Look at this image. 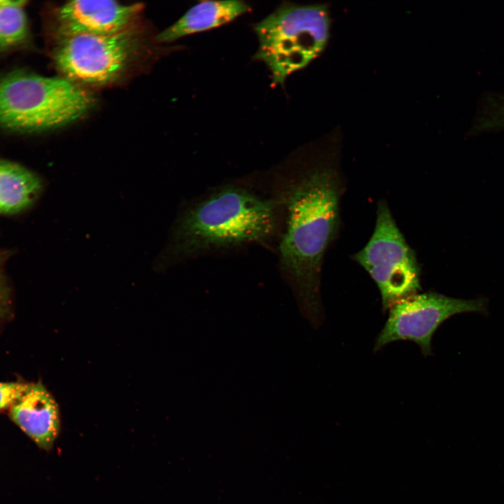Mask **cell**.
<instances>
[{
  "mask_svg": "<svg viewBox=\"0 0 504 504\" xmlns=\"http://www.w3.org/2000/svg\"><path fill=\"white\" fill-rule=\"evenodd\" d=\"M329 157L309 146L272 173V195L281 214L279 267L312 300L317 298L323 259L339 225L340 178Z\"/></svg>",
  "mask_w": 504,
  "mask_h": 504,
  "instance_id": "cell-1",
  "label": "cell"
},
{
  "mask_svg": "<svg viewBox=\"0 0 504 504\" xmlns=\"http://www.w3.org/2000/svg\"><path fill=\"white\" fill-rule=\"evenodd\" d=\"M281 214L275 199L248 186H219L178 214L157 263L169 267L193 258L267 244L278 238Z\"/></svg>",
  "mask_w": 504,
  "mask_h": 504,
  "instance_id": "cell-2",
  "label": "cell"
},
{
  "mask_svg": "<svg viewBox=\"0 0 504 504\" xmlns=\"http://www.w3.org/2000/svg\"><path fill=\"white\" fill-rule=\"evenodd\" d=\"M327 4L284 1L253 25L258 47L253 59L271 73L272 85H284L293 73L307 66L326 48L331 30Z\"/></svg>",
  "mask_w": 504,
  "mask_h": 504,
  "instance_id": "cell-3",
  "label": "cell"
},
{
  "mask_svg": "<svg viewBox=\"0 0 504 504\" xmlns=\"http://www.w3.org/2000/svg\"><path fill=\"white\" fill-rule=\"evenodd\" d=\"M92 96L62 77L15 71L0 77V128L36 132L63 126L92 106Z\"/></svg>",
  "mask_w": 504,
  "mask_h": 504,
  "instance_id": "cell-4",
  "label": "cell"
},
{
  "mask_svg": "<svg viewBox=\"0 0 504 504\" xmlns=\"http://www.w3.org/2000/svg\"><path fill=\"white\" fill-rule=\"evenodd\" d=\"M354 259L377 284L384 310L421 288L415 254L385 202L379 203L374 232Z\"/></svg>",
  "mask_w": 504,
  "mask_h": 504,
  "instance_id": "cell-5",
  "label": "cell"
},
{
  "mask_svg": "<svg viewBox=\"0 0 504 504\" xmlns=\"http://www.w3.org/2000/svg\"><path fill=\"white\" fill-rule=\"evenodd\" d=\"M134 29L108 35L60 37L53 59L63 78L78 85H103L117 80L136 52Z\"/></svg>",
  "mask_w": 504,
  "mask_h": 504,
  "instance_id": "cell-6",
  "label": "cell"
},
{
  "mask_svg": "<svg viewBox=\"0 0 504 504\" xmlns=\"http://www.w3.org/2000/svg\"><path fill=\"white\" fill-rule=\"evenodd\" d=\"M477 300L456 299L435 292L416 293L389 307L386 323L376 340L374 351L400 340L417 344L425 356L431 354L433 336L438 327L453 315L479 312Z\"/></svg>",
  "mask_w": 504,
  "mask_h": 504,
  "instance_id": "cell-7",
  "label": "cell"
},
{
  "mask_svg": "<svg viewBox=\"0 0 504 504\" xmlns=\"http://www.w3.org/2000/svg\"><path fill=\"white\" fill-rule=\"evenodd\" d=\"M141 4L115 1H71L62 6L56 18L60 37L78 34L108 35L131 28L143 10Z\"/></svg>",
  "mask_w": 504,
  "mask_h": 504,
  "instance_id": "cell-8",
  "label": "cell"
},
{
  "mask_svg": "<svg viewBox=\"0 0 504 504\" xmlns=\"http://www.w3.org/2000/svg\"><path fill=\"white\" fill-rule=\"evenodd\" d=\"M11 419L40 448L50 450L60 430L58 405L40 382L30 383L23 396L9 408Z\"/></svg>",
  "mask_w": 504,
  "mask_h": 504,
  "instance_id": "cell-9",
  "label": "cell"
},
{
  "mask_svg": "<svg viewBox=\"0 0 504 504\" xmlns=\"http://www.w3.org/2000/svg\"><path fill=\"white\" fill-rule=\"evenodd\" d=\"M251 10L248 3L240 0L201 1L161 31L156 36V40L160 43H169L188 35L218 28Z\"/></svg>",
  "mask_w": 504,
  "mask_h": 504,
  "instance_id": "cell-10",
  "label": "cell"
},
{
  "mask_svg": "<svg viewBox=\"0 0 504 504\" xmlns=\"http://www.w3.org/2000/svg\"><path fill=\"white\" fill-rule=\"evenodd\" d=\"M42 181L18 164L0 160V214H15L38 197Z\"/></svg>",
  "mask_w": 504,
  "mask_h": 504,
  "instance_id": "cell-11",
  "label": "cell"
},
{
  "mask_svg": "<svg viewBox=\"0 0 504 504\" xmlns=\"http://www.w3.org/2000/svg\"><path fill=\"white\" fill-rule=\"evenodd\" d=\"M26 4L24 1L0 0V51L17 48L27 41Z\"/></svg>",
  "mask_w": 504,
  "mask_h": 504,
  "instance_id": "cell-12",
  "label": "cell"
},
{
  "mask_svg": "<svg viewBox=\"0 0 504 504\" xmlns=\"http://www.w3.org/2000/svg\"><path fill=\"white\" fill-rule=\"evenodd\" d=\"M472 128L475 132L504 130V94L485 98Z\"/></svg>",
  "mask_w": 504,
  "mask_h": 504,
  "instance_id": "cell-13",
  "label": "cell"
},
{
  "mask_svg": "<svg viewBox=\"0 0 504 504\" xmlns=\"http://www.w3.org/2000/svg\"><path fill=\"white\" fill-rule=\"evenodd\" d=\"M30 383L0 382V411L9 409L28 389Z\"/></svg>",
  "mask_w": 504,
  "mask_h": 504,
  "instance_id": "cell-14",
  "label": "cell"
},
{
  "mask_svg": "<svg viewBox=\"0 0 504 504\" xmlns=\"http://www.w3.org/2000/svg\"><path fill=\"white\" fill-rule=\"evenodd\" d=\"M2 263L0 257V321L6 318L10 309V291L5 279Z\"/></svg>",
  "mask_w": 504,
  "mask_h": 504,
  "instance_id": "cell-15",
  "label": "cell"
}]
</instances>
